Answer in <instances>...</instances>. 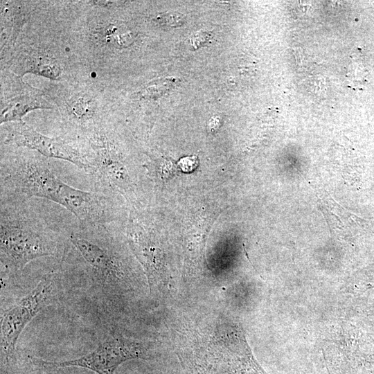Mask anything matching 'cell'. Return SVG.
I'll return each instance as SVG.
<instances>
[{
  "instance_id": "1",
  "label": "cell",
  "mask_w": 374,
  "mask_h": 374,
  "mask_svg": "<svg viewBox=\"0 0 374 374\" xmlns=\"http://www.w3.org/2000/svg\"><path fill=\"white\" fill-rule=\"evenodd\" d=\"M26 149L1 154V200L48 199L72 213L80 227L116 220L113 197L66 184L52 171L46 157Z\"/></svg>"
},
{
  "instance_id": "2",
  "label": "cell",
  "mask_w": 374,
  "mask_h": 374,
  "mask_svg": "<svg viewBox=\"0 0 374 374\" xmlns=\"http://www.w3.org/2000/svg\"><path fill=\"white\" fill-rule=\"evenodd\" d=\"M36 202L1 200V262L8 269L21 270L27 263L41 257H64L73 231H62L57 223Z\"/></svg>"
},
{
  "instance_id": "3",
  "label": "cell",
  "mask_w": 374,
  "mask_h": 374,
  "mask_svg": "<svg viewBox=\"0 0 374 374\" xmlns=\"http://www.w3.org/2000/svg\"><path fill=\"white\" fill-rule=\"evenodd\" d=\"M240 332L226 322L198 334L190 362L197 371L215 374H265L247 350Z\"/></svg>"
},
{
  "instance_id": "4",
  "label": "cell",
  "mask_w": 374,
  "mask_h": 374,
  "mask_svg": "<svg viewBox=\"0 0 374 374\" xmlns=\"http://www.w3.org/2000/svg\"><path fill=\"white\" fill-rule=\"evenodd\" d=\"M1 141L6 145L33 150L46 158L66 161L87 173L93 166V153L86 140L48 136L37 132L23 121L3 125Z\"/></svg>"
},
{
  "instance_id": "5",
  "label": "cell",
  "mask_w": 374,
  "mask_h": 374,
  "mask_svg": "<svg viewBox=\"0 0 374 374\" xmlns=\"http://www.w3.org/2000/svg\"><path fill=\"white\" fill-rule=\"evenodd\" d=\"M146 357L147 350L141 343L116 333L105 339L93 351L79 358L64 362H48L33 358V362L45 368L78 366L98 374H114L117 367L125 361Z\"/></svg>"
},
{
  "instance_id": "6",
  "label": "cell",
  "mask_w": 374,
  "mask_h": 374,
  "mask_svg": "<svg viewBox=\"0 0 374 374\" xmlns=\"http://www.w3.org/2000/svg\"><path fill=\"white\" fill-rule=\"evenodd\" d=\"M53 275L46 274L28 294L4 312L1 325V348L6 361L13 356L24 327L51 297L55 285Z\"/></svg>"
},
{
  "instance_id": "7",
  "label": "cell",
  "mask_w": 374,
  "mask_h": 374,
  "mask_svg": "<svg viewBox=\"0 0 374 374\" xmlns=\"http://www.w3.org/2000/svg\"><path fill=\"white\" fill-rule=\"evenodd\" d=\"M53 100L62 118L85 139L95 130L107 125L97 98L93 91L86 89H66L57 94Z\"/></svg>"
},
{
  "instance_id": "8",
  "label": "cell",
  "mask_w": 374,
  "mask_h": 374,
  "mask_svg": "<svg viewBox=\"0 0 374 374\" xmlns=\"http://www.w3.org/2000/svg\"><path fill=\"white\" fill-rule=\"evenodd\" d=\"M1 81V124L21 121L27 113L37 109H53L43 91L24 82L18 75Z\"/></svg>"
},
{
  "instance_id": "9",
  "label": "cell",
  "mask_w": 374,
  "mask_h": 374,
  "mask_svg": "<svg viewBox=\"0 0 374 374\" xmlns=\"http://www.w3.org/2000/svg\"><path fill=\"white\" fill-rule=\"evenodd\" d=\"M17 68L21 75L26 73L40 75L51 80H58L64 73L62 62L53 53L40 48H30L19 55Z\"/></svg>"
},
{
  "instance_id": "10",
  "label": "cell",
  "mask_w": 374,
  "mask_h": 374,
  "mask_svg": "<svg viewBox=\"0 0 374 374\" xmlns=\"http://www.w3.org/2000/svg\"><path fill=\"white\" fill-rule=\"evenodd\" d=\"M152 21L161 25L175 27L181 26L184 19L183 16L179 13L163 12L154 15L152 17Z\"/></svg>"
}]
</instances>
